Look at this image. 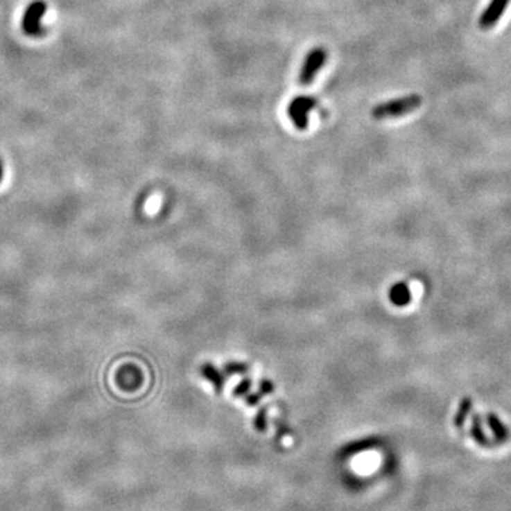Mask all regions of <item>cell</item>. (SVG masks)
Instances as JSON below:
<instances>
[{"mask_svg": "<svg viewBox=\"0 0 511 511\" xmlns=\"http://www.w3.org/2000/svg\"><path fill=\"white\" fill-rule=\"evenodd\" d=\"M422 105V97L417 94H409L401 98H395L390 101L381 103L375 105L371 111L372 118L375 119H388V118H398L404 116Z\"/></svg>", "mask_w": 511, "mask_h": 511, "instance_id": "6da1fadb", "label": "cell"}, {"mask_svg": "<svg viewBox=\"0 0 511 511\" xmlns=\"http://www.w3.org/2000/svg\"><path fill=\"white\" fill-rule=\"evenodd\" d=\"M317 107V100L313 97H307V96H300L295 97L288 108H287V114L291 119L293 125L298 130V131H304L309 128V118H310V112Z\"/></svg>", "mask_w": 511, "mask_h": 511, "instance_id": "7a4b0ae2", "label": "cell"}, {"mask_svg": "<svg viewBox=\"0 0 511 511\" xmlns=\"http://www.w3.org/2000/svg\"><path fill=\"white\" fill-rule=\"evenodd\" d=\"M327 62V51L322 47H317L314 50H311L307 55L303 63L302 71H300V84L302 85H310L317 73L322 69V66Z\"/></svg>", "mask_w": 511, "mask_h": 511, "instance_id": "3957f363", "label": "cell"}, {"mask_svg": "<svg viewBox=\"0 0 511 511\" xmlns=\"http://www.w3.org/2000/svg\"><path fill=\"white\" fill-rule=\"evenodd\" d=\"M47 12V5L43 0H36L30 5L24 13L21 27L24 33L28 36H40L43 33L42 28V19Z\"/></svg>", "mask_w": 511, "mask_h": 511, "instance_id": "277c9868", "label": "cell"}, {"mask_svg": "<svg viewBox=\"0 0 511 511\" xmlns=\"http://www.w3.org/2000/svg\"><path fill=\"white\" fill-rule=\"evenodd\" d=\"M510 0H490V3L485 9L478 19V27L483 30H489L497 24V21L504 15Z\"/></svg>", "mask_w": 511, "mask_h": 511, "instance_id": "5b68a950", "label": "cell"}, {"mask_svg": "<svg viewBox=\"0 0 511 511\" xmlns=\"http://www.w3.org/2000/svg\"><path fill=\"white\" fill-rule=\"evenodd\" d=\"M2 179H3V164L0 161V182H2Z\"/></svg>", "mask_w": 511, "mask_h": 511, "instance_id": "8992f818", "label": "cell"}]
</instances>
